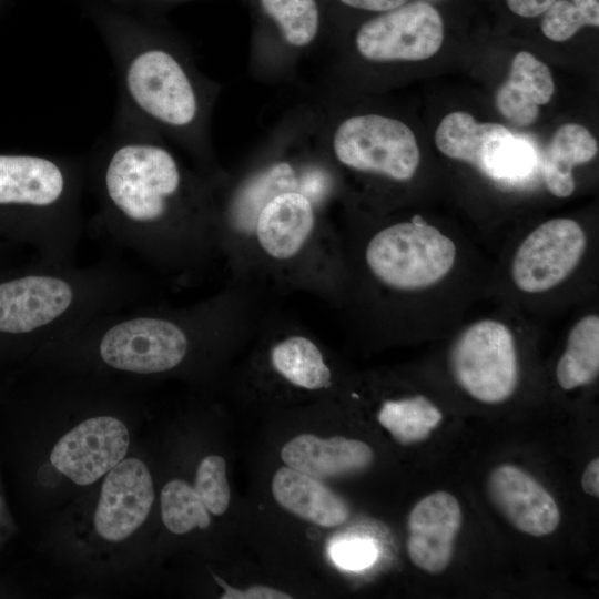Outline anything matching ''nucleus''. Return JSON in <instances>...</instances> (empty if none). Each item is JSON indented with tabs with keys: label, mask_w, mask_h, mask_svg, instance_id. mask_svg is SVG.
Masks as SVG:
<instances>
[{
	"label": "nucleus",
	"mask_w": 599,
	"mask_h": 599,
	"mask_svg": "<svg viewBox=\"0 0 599 599\" xmlns=\"http://www.w3.org/2000/svg\"><path fill=\"white\" fill-rule=\"evenodd\" d=\"M343 4L367 11L385 12L405 4L407 0H338Z\"/></svg>",
	"instance_id": "7c9ffc66"
},
{
	"label": "nucleus",
	"mask_w": 599,
	"mask_h": 599,
	"mask_svg": "<svg viewBox=\"0 0 599 599\" xmlns=\"http://www.w3.org/2000/svg\"><path fill=\"white\" fill-rule=\"evenodd\" d=\"M556 0H506L511 12L524 18L542 14Z\"/></svg>",
	"instance_id": "c756f323"
},
{
	"label": "nucleus",
	"mask_w": 599,
	"mask_h": 599,
	"mask_svg": "<svg viewBox=\"0 0 599 599\" xmlns=\"http://www.w3.org/2000/svg\"><path fill=\"white\" fill-rule=\"evenodd\" d=\"M275 302L252 284L226 278L215 293L187 305L148 302L100 314L43 348L52 355L97 358L120 373H174L190 361L220 358L248 344Z\"/></svg>",
	"instance_id": "7ed1b4c3"
},
{
	"label": "nucleus",
	"mask_w": 599,
	"mask_h": 599,
	"mask_svg": "<svg viewBox=\"0 0 599 599\" xmlns=\"http://www.w3.org/2000/svg\"><path fill=\"white\" fill-rule=\"evenodd\" d=\"M443 40L444 24L437 9L416 1L363 23L355 45L364 59L374 62L420 61L434 55Z\"/></svg>",
	"instance_id": "ddd939ff"
},
{
	"label": "nucleus",
	"mask_w": 599,
	"mask_h": 599,
	"mask_svg": "<svg viewBox=\"0 0 599 599\" xmlns=\"http://www.w3.org/2000/svg\"><path fill=\"white\" fill-rule=\"evenodd\" d=\"M441 419L439 408L423 395L385 399L377 413L378 423L403 445L426 439Z\"/></svg>",
	"instance_id": "5701e85b"
},
{
	"label": "nucleus",
	"mask_w": 599,
	"mask_h": 599,
	"mask_svg": "<svg viewBox=\"0 0 599 599\" xmlns=\"http://www.w3.org/2000/svg\"><path fill=\"white\" fill-rule=\"evenodd\" d=\"M154 500L152 477L138 458L122 459L106 473L94 515L97 532L110 541L132 535L146 519Z\"/></svg>",
	"instance_id": "2eb2a0df"
},
{
	"label": "nucleus",
	"mask_w": 599,
	"mask_h": 599,
	"mask_svg": "<svg viewBox=\"0 0 599 599\" xmlns=\"http://www.w3.org/2000/svg\"><path fill=\"white\" fill-rule=\"evenodd\" d=\"M123 120L85 165L97 222L160 282L173 288L199 284L222 265L212 182L142 123Z\"/></svg>",
	"instance_id": "f03ea898"
},
{
	"label": "nucleus",
	"mask_w": 599,
	"mask_h": 599,
	"mask_svg": "<svg viewBox=\"0 0 599 599\" xmlns=\"http://www.w3.org/2000/svg\"><path fill=\"white\" fill-rule=\"evenodd\" d=\"M85 181V165L77 160L0 154V232L31 244L40 263L74 265Z\"/></svg>",
	"instance_id": "423d86ee"
},
{
	"label": "nucleus",
	"mask_w": 599,
	"mask_h": 599,
	"mask_svg": "<svg viewBox=\"0 0 599 599\" xmlns=\"http://www.w3.org/2000/svg\"><path fill=\"white\" fill-rule=\"evenodd\" d=\"M325 156L337 173L400 184L417 173L420 152L414 132L402 121L380 114L341 121Z\"/></svg>",
	"instance_id": "6e6552de"
},
{
	"label": "nucleus",
	"mask_w": 599,
	"mask_h": 599,
	"mask_svg": "<svg viewBox=\"0 0 599 599\" xmlns=\"http://www.w3.org/2000/svg\"><path fill=\"white\" fill-rule=\"evenodd\" d=\"M212 187L227 280L339 308L343 237L328 211L342 185L324 153L271 152L237 175L221 173Z\"/></svg>",
	"instance_id": "f257e3e1"
},
{
	"label": "nucleus",
	"mask_w": 599,
	"mask_h": 599,
	"mask_svg": "<svg viewBox=\"0 0 599 599\" xmlns=\"http://www.w3.org/2000/svg\"><path fill=\"white\" fill-rule=\"evenodd\" d=\"M160 501L163 524L175 535H184L194 528L205 529L211 522L200 495L182 479L167 481L161 490Z\"/></svg>",
	"instance_id": "393cba45"
},
{
	"label": "nucleus",
	"mask_w": 599,
	"mask_h": 599,
	"mask_svg": "<svg viewBox=\"0 0 599 599\" xmlns=\"http://www.w3.org/2000/svg\"><path fill=\"white\" fill-rule=\"evenodd\" d=\"M598 142L588 129L567 123L556 130L541 162V177L547 191L559 199L569 197L576 189L573 169L593 160Z\"/></svg>",
	"instance_id": "412c9836"
},
{
	"label": "nucleus",
	"mask_w": 599,
	"mask_h": 599,
	"mask_svg": "<svg viewBox=\"0 0 599 599\" xmlns=\"http://www.w3.org/2000/svg\"><path fill=\"white\" fill-rule=\"evenodd\" d=\"M224 588L222 599H290L291 595L267 586H252L246 589H236L216 579Z\"/></svg>",
	"instance_id": "c85d7f7f"
},
{
	"label": "nucleus",
	"mask_w": 599,
	"mask_h": 599,
	"mask_svg": "<svg viewBox=\"0 0 599 599\" xmlns=\"http://www.w3.org/2000/svg\"><path fill=\"white\" fill-rule=\"evenodd\" d=\"M555 84L547 64L527 51L518 52L511 62L507 81L496 92L499 113L518 126L530 125L547 104Z\"/></svg>",
	"instance_id": "aec40b11"
},
{
	"label": "nucleus",
	"mask_w": 599,
	"mask_h": 599,
	"mask_svg": "<svg viewBox=\"0 0 599 599\" xmlns=\"http://www.w3.org/2000/svg\"><path fill=\"white\" fill-rule=\"evenodd\" d=\"M581 486L585 493L592 497L599 496V459H592L586 467L582 478Z\"/></svg>",
	"instance_id": "2f4dec72"
},
{
	"label": "nucleus",
	"mask_w": 599,
	"mask_h": 599,
	"mask_svg": "<svg viewBox=\"0 0 599 599\" xmlns=\"http://www.w3.org/2000/svg\"><path fill=\"white\" fill-rule=\"evenodd\" d=\"M461 519L458 500L447 491H435L419 500L407 520L406 547L412 562L428 573L443 572L451 560Z\"/></svg>",
	"instance_id": "dca6fc26"
},
{
	"label": "nucleus",
	"mask_w": 599,
	"mask_h": 599,
	"mask_svg": "<svg viewBox=\"0 0 599 599\" xmlns=\"http://www.w3.org/2000/svg\"><path fill=\"white\" fill-rule=\"evenodd\" d=\"M589 248L586 229L570 217H554L529 231L516 246L508 276L526 296L556 291L577 272Z\"/></svg>",
	"instance_id": "f8f14e48"
},
{
	"label": "nucleus",
	"mask_w": 599,
	"mask_h": 599,
	"mask_svg": "<svg viewBox=\"0 0 599 599\" xmlns=\"http://www.w3.org/2000/svg\"><path fill=\"white\" fill-rule=\"evenodd\" d=\"M342 237L346 282L337 311L345 328L369 338L414 328L424 296L450 282L461 258L455 238L418 215L355 217Z\"/></svg>",
	"instance_id": "20e7f679"
},
{
	"label": "nucleus",
	"mask_w": 599,
	"mask_h": 599,
	"mask_svg": "<svg viewBox=\"0 0 599 599\" xmlns=\"http://www.w3.org/2000/svg\"><path fill=\"white\" fill-rule=\"evenodd\" d=\"M130 444L125 425L113 416L88 418L54 445L51 464L73 483L90 485L124 459Z\"/></svg>",
	"instance_id": "4468645a"
},
{
	"label": "nucleus",
	"mask_w": 599,
	"mask_h": 599,
	"mask_svg": "<svg viewBox=\"0 0 599 599\" xmlns=\"http://www.w3.org/2000/svg\"><path fill=\"white\" fill-rule=\"evenodd\" d=\"M542 14V33L564 42L585 26H599V0H556Z\"/></svg>",
	"instance_id": "a878e982"
},
{
	"label": "nucleus",
	"mask_w": 599,
	"mask_h": 599,
	"mask_svg": "<svg viewBox=\"0 0 599 599\" xmlns=\"http://www.w3.org/2000/svg\"><path fill=\"white\" fill-rule=\"evenodd\" d=\"M489 498L519 531L541 537L556 530L560 512L552 496L514 465L495 468L488 478Z\"/></svg>",
	"instance_id": "f3484780"
},
{
	"label": "nucleus",
	"mask_w": 599,
	"mask_h": 599,
	"mask_svg": "<svg viewBox=\"0 0 599 599\" xmlns=\"http://www.w3.org/2000/svg\"><path fill=\"white\" fill-rule=\"evenodd\" d=\"M110 50L131 119L177 135L199 128L202 93L190 68L173 49L136 40L119 41Z\"/></svg>",
	"instance_id": "0eeeda50"
},
{
	"label": "nucleus",
	"mask_w": 599,
	"mask_h": 599,
	"mask_svg": "<svg viewBox=\"0 0 599 599\" xmlns=\"http://www.w3.org/2000/svg\"><path fill=\"white\" fill-rule=\"evenodd\" d=\"M375 556V549L369 542L349 541L339 545L334 551L338 564L348 568H359L368 565Z\"/></svg>",
	"instance_id": "cd10ccee"
},
{
	"label": "nucleus",
	"mask_w": 599,
	"mask_h": 599,
	"mask_svg": "<svg viewBox=\"0 0 599 599\" xmlns=\"http://www.w3.org/2000/svg\"><path fill=\"white\" fill-rule=\"evenodd\" d=\"M159 280L109 256L88 266L38 262L0 276V342L42 347L108 312L151 302Z\"/></svg>",
	"instance_id": "39448f33"
},
{
	"label": "nucleus",
	"mask_w": 599,
	"mask_h": 599,
	"mask_svg": "<svg viewBox=\"0 0 599 599\" xmlns=\"http://www.w3.org/2000/svg\"><path fill=\"white\" fill-rule=\"evenodd\" d=\"M251 364L265 369L281 386L305 393H327L336 380L328 351L297 317L273 306L253 337Z\"/></svg>",
	"instance_id": "9b49d317"
},
{
	"label": "nucleus",
	"mask_w": 599,
	"mask_h": 599,
	"mask_svg": "<svg viewBox=\"0 0 599 599\" xmlns=\"http://www.w3.org/2000/svg\"><path fill=\"white\" fill-rule=\"evenodd\" d=\"M515 326L500 317L477 318L461 328L449 349L451 375L474 399L500 404L519 380Z\"/></svg>",
	"instance_id": "1a4fd4ad"
},
{
	"label": "nucleus",
	"mask_w": 599,
	"mask_h": 599,
	"mask_svg": "<svg viewBox=\"0 0 599 599\" xmlns=\"http://www.w3.org/2000/svg\"><path fill=\"white\" fill-rule=\"evenodd\" d=\"M599 373V316L595 312L579 317L570 327L556 378L565 390L591 384Z\"/></svg>",
	"instance_id": "4be33fe9"
},
{
	"label": "nucleus",
	"mask_w": 599,
	"mask_h": 599,
	"mask_svg": "<svg viewBox=\"0 0 599 599\" xmlns=\"http://www.w3.org/2000/svg\"><path fill=\"white\" fill-rule=\"evenodd\" d=\"M280 456L285 466L315 478L355 475L374 460L373 449L362 440L343 436L321 438L314 434L292 438Z\"/></svg>",
	"instance_id": "a211bd4d"
},
{
	"label": "nucleus",
	"mask_w": 599,
	"mask_h": 599,
	"mask_svg": "<svg viewBox=\"0 0 599 599\" xmlns=\"http://www.w3.org/2000/svg\"><path fill=\"white\" fill-rule=\"evenodd\" d=\"M275 501L292 515L323 528L341 526L349 518L347 502L318 478L287 466L272 478Z\"/></svg>",
	"instance_id": "6ab92c4d"
},
{
	"label": "nucleus",
	"mask_w": 599,
	"mask_h": 599,
	"mask_svg": "<svg viewBox=\"0 0 599 599\" xmlns=\"http://www.w3.org/2000/svg\"><path fill=\"white\" fill-rule=\"evenodd\" d=\"M194 488L209 512L221 516L227 510L231 493L226 461L222 456L209 455L200 461Z\"/></svg>",
	"instance_id": "bb28decb"
},
{
	"label": "nucleus",
	"mask_w": 599,
	"mask_h": 599,
	"mask_svg": "<svg viewBox=\"0 0 599 599\" xmlns=\"http://www.w3.org/2000/svg\"><path fill=\"white\" fill-rule=\"evenodd\" d=\"M260 4L290 47L303 49L317 37L319 10L316 0H260Z\"/></svg>",
	"instance_id": "b1692460"
},
{
	"label": "nucleus",
	"mask_w": 599,
	"mask_h": 599,
	"mask_svg": "<svg viewBox=\"0 0 599 599\" xmlns=\"http://www.w3.org/2000/svg\"><path fill=\"white\" fill-rule=\"evenodd\" d=\"M435 143L444 155L474 166L499 186H524L537 171L538 158L527 140L499 123H478L467 112L447 114L436 129Z\"/></svg>",
	"instance_id": "9d476101"
}]
</instances>
